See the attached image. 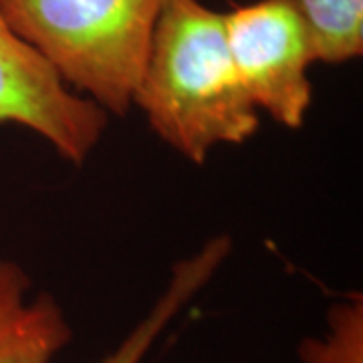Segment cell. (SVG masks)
I'll use <instances>...</instances> for the list:
<instances>
[{"label":"cell","instance_id":"1","mask_svg":"<svg viewBox=\"0 0 363 363\" xmlns=\"http://www.w3.org/2000/svg\"><path fill=\"white\" fill-rule=\"evenodd\" d=\"M131 107L176 154L204 164L260 128L259 109L234 71L224 13L200 0H168L157 18Z\"/></svg>","mask_w":363,"mask_h":363},{"label":"cell","instance_id":"2","mask_svg":"<svg viewBox=\"0 0 363 363\" xmlns=\"http://www.w3.org/2000/svg\"><path fill=\"white\" fill-rule=\"evenodd\" d=\"M168 0H0V13L67 85L125 116Z\"/></svg>","mask_w":363,"mask_h":363},{"label":"cell","instance_id":"3","mask_svg":"<svg viewBox=\"0 0 363 363\" xmlns=\"http://www.w3.org/2000/svg\"><path fill=\"white\" fill-rule=\"evenodd\" d=\"M234 71L252 105L286 130L305 125L313 104L311 35L283 0H257L224 13Z\"/></svg>","mask_w":363,"mask_h":363},{"label":"cell","instance_id":"4","mask_svg":"<svg viewBox=\"0 0 363 363\" xmlns=\"http://www.w3.org/2000/svg\"><path fill=\"white\" fill-rule=\"evenodd\" d=\"M37 133L59 156L83 166L104 138L109 116L73 91L55 67L0 13V125Z\"/></svg>","mask_w":363,"mask_h":363},{"label":"cell","instance_id":"5","mask_svg":"<svg viewBox=\"0 0 363 363\" xmlns=\"http://www.w3.org/2000/svg\"><path fill=\"white\" fill-rule=\"evenodd\" d=\"M14 260L0 259V363H52L73 337L63 307Z\"/></svg>","mask_w":363,"mask_h":363},{"label":"cell","instance_id":"6","mask_svg":"<svg viewBox=\"0 0 363 363\" xmlns=\"http://www.w3.org/2000/svg\"><path fill=\"white\" fill-rule=\"evenodd\" d=\"M233 252V238L228 234L212 236L194 255L178 260L164 293L140 323L131 329L125 339L101 363H142L157 337L192 298L216 277L220 267Z\"/></svg>","mask_w":363,"mask_h":363},{"label":"cell","instance_id":"7","mask_svg":"<svg viewBox=\"0 0 363 363\" xmlns=\"http://www.w3.org/2000/svg\"><path fill=\"white\" fill-rule=\"evenodd\" d=\"M305 23L317 63L341 65L362 57L363 0H283Z\"/></svg>","mask_w":363,"mask_h":363},{"label":"cell","instance_id":"8","mask_svg":"<svg viewBox=\"0 0 363 363\" xmlns=\"http://www.w3.org/2000/svg\"><path fill=\"white\" fill-rule=\"evenodd\" d=\"M325 337H309L301 345L303 363H363V297L351 293L329 309Z\"/></svg>","mask_w":363,"mask_h":363}]
</instances>
